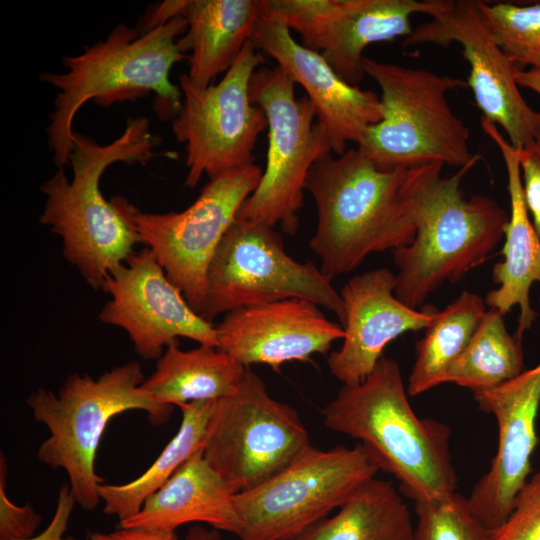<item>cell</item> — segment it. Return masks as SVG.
I'll return each instance as SVG.
<instances>
[{
  "label": "cell",
  "instance_id": "1",
  "mask_svg": "<svg viewBox=\"0 0 540 540\" xmlns=\"http://www.w3.org/2000/svg\"><path fill=\"white\" fill-rule=\"evenodd\" d=\"M444 164L382 171L358 148L329 153L305 182L317 211L309 246L332 280L353 271L371 253L411 244Z\"/></svg>",
  "mask_w": 540,
  "mask_h": 540
},
{
  "label": "cell",
  "instance_id": "2",
  "mask_svg": "<svg viewBox=\"0 0 540 540\" xmlns=\"http://www.w3.org/2000/svg\"><path fill=\"white\" fill-rule=\"evenodd\" d=\"M160 143L140 116L129 118L121 135L104 145L73 131L72 179L60 167L40 188L46 196L40 223L61 237L65 259L95 290H103L109 273L142 243L134 225L103 196L101 177L116 162L146 163Z\"/></svg>",
  "mask_w": 540,
  "mask_h": 540
},
{
  "label": "cell",
  "instance_id": "3",
  "mask_svg": "<svg viewBox=\"0 0 540 540\" xmlns=\"http://www.w3.org/2000/svg\"><path fill=\"white\" fill-rule=\"evenodd\" d=\"M186 30L187 22L181 15L142 35L120 23L104 40L85 46L78 55L64 57L66 72L41 74L43 82L59 90L46 128L48 145L59 168L69 164L73 119L89 100L109 107L154 93V109L161 118L178 114L183 95L169 75L176 63L189 57L178 44Z\"/></svg>",
  "mask_w": 540,
  "mask_h": 540
},
{
  "label": "cell",
  "instance_id": "4",
  "mask_svg": "<svg viewBox=\"0 0 540 540\" xmlns=\"http://www.w3.org/2000/svg\"><path fill=\"white\" fill-rule=\"evenodd\" d=\"M408 395L399 363L383 356L365 380L341 387L323 410L324 426L359 440L414 502L451 495L457 476L450 429L419 418Z\"/></svg>",
  "mask_w": 540,
  "mask_h": 540
},
{
  "label": "cell",
  "instance_id": "5",
  "mask_svg": "<svg viewBox=\"0 0 540 540\" xmlns=\"http://www.w3.org/2000/svg\"><path fill=\"white\" fill-rule=\"evenodd\" d=\"M142 367L129 361L97 379L74 373L57 393L38 388L26 399L35 421L46 426L49 436L42 442L37 459L62 469L76 504L91 511L100 502L104 483L95 470V458L110 420L129 410H142L152 425L168 421L174 406L155 400L142 388Z\"/></svg>",
  "mask_w": 540,
  "mask_h": 540
},
{
  "label": "cell",
  "instance_id": "6",
  "mask_svg": "<svg viewBox=\"0 0 540 540\" xmlns=\"http://www.w3.org/2000/svg\"><path fill=\"white\" fill-rule=\"evenodd\" d=\"M364 72L380 88L382 119L370 126L357 148L382 171L432 162L462 168L480 155L469 148L470 131L453 112L447 93L467 82L424 68L365 56Z\"/></svg>",
  "mask_w": 540,
  "mask_h": 540
},
{
  "label": "cell",
  "instance_id": "7",
  "mask_svg": "<svg viewBox=\"0 0 540 540\" xmlns=\"http://www.w3.org/2000/svg\"><path fill=\"white\" fill-rule=\"evenodd\" d=\"M469 164L436 184L413 242L393 250L395 295L418 309L445 282H457L483 263L504 238L509 216L485 195L465 198L461 182Z\"/></svg>",
  "mask_w": 540,
  "mask_h": 540
},
{
  "label": "cell",
  "instance_id": "8",
  "mask_svg": "<svg viewBox=\"0 0 540 540\" xmlns=\"http://www.w3.org/2000/svg\"><path fill=\"white\" fill-rule=\"evenodd\" d=\"M361 443L311 446L285 469L235 494L241 540H293L340 508L380 471Z\"/></svg>",
  "mask_w": 540,
  "mask_h": 540
},
{
  "label": "cell",
  "instance_id": "9",
  "mask_svg": "<svg viewBox=\"0 0 540 540\" xmlns=\"http://www.w3.org/2000/svg\"><path fill=\"white\" fill-rule=\"evenodd\" d=\"M296 83L279 66L259 67L250 82V96L268 123L266 166L254 192L236 218L295 235L307 175L319 159L332 153L325 129L307 96L297 97Z\"/></svg>",
  "mask_w": 540,
  "mask_h": 540
},
{
  "label": "cell",
  "instance_id": "10",
  "mask_svg": "<svg viewBox=\"0 0 540 540\" xmlns=\"http://www.w3.org/2000/svg\"><path fill=\"white\" fill-rule=\"evenodd\" d=\"M331 281L313 262L293 259L274 227L236 218L211 260L199 315L212 322L241 307L301 298L329 310L342 325L344 304Z\"/></svg>",
  "mask_w": 540,
  "mask_h": 540
},
{
  "label": "cell",
  "instance_id": "11",
  "mask_svg": "<svg viewBox=\"0 0 540 540\" xmlns=\"http://www.w3.org/2000/svg\"><path fill=\"white\" fill-rule=\"evenodd\" d=\"M311 446L297 411L273 398L247 367L236 390L215 401L202 453L239 493L267 481Z\"/></svg>",
  "mask_w": 540,
  "mask_h": 540
},
{
  "label": "cell",
  "instance_id": "12",
  "mask_svg": "<svg viewBox=\"0 0 540 540\" xmlns=\"http://www.w3.org/2000/svg\"><path fill=\"white\" fill-rule=\"evenodd\" d=\"M261 176L255 164L215 176L180 212H144L125 197L113 196L110 200L134 225L142 244L152 251L168 278L199 314L211 260Z\"/></svg>",
  "mask_w": 540,
  "mask_h": 540
},
{
  "label": "cell",
  "instance_id": "13",
  "mask_svg": "<svg viewBox=\"0 0 540 540\" xmlns=\"http://www.w3.org/2000/svg\"><path fill=\"white\" fill-rule=\"evenodd\" d=\"M263 60L250 40L219 83L197 88L186 73L179 76L183 101L172 131L185 144V188L193 189L204 175L211 179L254 164L255 143L268 123L251 100L250 82Z\"/></svg>",
  "mask_w": 540,
  "mask_h": 540
},
{
  "label": "cell",
  "instance_id": "14",
  "mask_svg": "<svg viewBox=\"0 0 540 540\" xmlns=\"http://www.w3.org/2000/svg\"><path fill=\"white\" fill-rule=\"evenodd\" d=\"M263 8L296 31L347 83L365 77L364 51L372 44L406 38L413 14L431 17L440 0H262Z\"/></svg>",
  "mask_w": 540,
  "mask_h": 540
},
{
  "label": "cell",
  "instance_id": "15",
  "mask_svg": "<svg viewBox=\"0 0 540 540\" xmlns=\"http://www.w3.org/2000/svg\"><path fill=\"white\" fill-rule=\"evenodd\" d=\"M453 42L462 47L469 64L467 85L482 117L499 125L516 149L532 144L536 112L522 96L514 75L516 67L494 39L478 0H440L431 20L413 29L402 46L447 47Z\"/></svg>",
  "mask_w": 540,
  "mask_h": 540
},
{
  "label": "cell",
  "instance_id": "16",
  "mask_svg": "<svg viewBox=\"0 0 540 540\" xmlns=\"http://www.w3.org/2000/svg\"><path fill=\"white\" fill-rule=\"evenodd\" d=\"M103 291L110 300L99 320L125 330L143 359L158 360L179 337L218 345L215 325L189 305L148 247L113 269Z\"/></svg>",
  "mask_w": 540,
  "mask_h": 540
},
{
  "label": "cell",
  "instance_id": "17",
  "mask_svg": "<svg viewBox=\"0 0 540 540\" xmlns=\"http://www.w3.org/2000/svg\"><path fill=\"white\" fill-rule=\"evenodd\" d=\"M479 409L498 424V447L489 470L467 498L473 516L489 531L508 517L514 498L532 472L540 407V363L497 386L473 392Z\"/></svg>",
  "mask_w": 540,
  "mask_h": 540
},
{
  "label": "cell",
  "instance_id": "18",
  "mask_svg": "<svg viewBox=\"0 0 540 540\" xmlns=\"http://www.w3.org/2000/svg\"><path fill=\"white\" fill-rule=\"evenodd\" d=\"M252 41L303 87L334 155H342L348 142L359 145L366 130L382 119L378 94L344 81L320 53L297 42L284 20L263 3Z\"/></svg>",
  "mask_w": 540,
  "mask_h": 540
},
{
  "label": "cell",
  "instance_id": "19",
  "mask_svg": "<svg viewBox=\"0 0 540 540\" xmlns=\"http://www.w3.org/2000/svg\"><path fill=\"white\" fill-rule=\"evenodd\" d=\"M217 347L246 367L264 364L278 371L286 362L326 354L344 338L341 324L301 298L241 307L215 325Z\"/></svg>",
  "mask_w": 540,
  "mask_h": 540
},
{
  "label": "cell",
  "instance_id": "20",
  "mask_svg": "<svg viewBox=\"0 0 540 540\" xmlns=\"http://www.w3.org/2000/svg\"><path fill=\"white\" fill-rule=\"evenodd\" d=\"M394 290L395 274L387 268L356 275L341 289L344 338L327 362L332 376L343 385L365 380L390 342L408 331L425 330L438 314L432 305L409 307Z\"/></svg>",
  "mask_w": 540,
  "mask_h": 540
},
{
  "label": "cell",
  "instance_id": "21",
  "mask_svg": "<svg viewBox=\"0 0 540 540\" xmlns=\"http://www.w3.org/2000/svg\"><path fill=\"white\" fill-rule=\"evenodd\" d=\"M480 125L504 160L511 206L501 251L503 259L494 264L492 270L493 281L498 287L488 291L484 301L488 308H495L504 315L518 306L520 313L515 335L522 338L537 316L530 305L529 293L534 282L540 284V237L526 207L518 149L503 137L494 123L482 116Z\"/></svg>",
  "mask_w": 540,
  "mask_h": 540
},
{
  "label": "cell",
  "instance_id": "22",
  "mask_svg": "<svg viewBox=\"0 0 540 540\" xmlns=\"http://www.w3.org/2000/svg\"><path fill=\"white\" fill-rule=\"evenodd\" d=\"M235 494L201 449L145 500L138 513L119 521V527L175 531L187 523H205L237 535Z\"/></svg>",
  "mask_w": 540,
  "mask_h": 540
},
{
  "label": "cell",
  "instance_id": "23",
  "mask_svg": "<svg viewBox=\"0 0 540 540\" xmlns=\"http://www.w3.org/2000/svg\"><path fill=\"white\" fill-rule=\"evenodd\" d=\"M175 8L187 22L178 41L183 53L190 51L187 77L197 88H206L252 40L262 0H177Z\"/></svg>",
  "mask_w": 540,
  "mask_h": 540
},
{
  "label": "cell",
  "instance_id": "24",
  "mask_svg": "<svg viewBox=\"0 0 540 540\" xmlns=\"http://www.w3.org/2000/svg\"><path fill=\"white\" fill-rule=\"evenodd\" d=\"M246 368L216 346L199 344L182 350L175 342L157 360L142 388L170 406L218 400L236 390Z\"/></svg>",
  "mask_w": 540,
  "mask_h": 540
},
{
  "label": "cell",
  "instance_id": "25",
  "mask_svg": "<svg viewBox=\"0 0 540 540\" xmlns=\"http://www.w3.org/2000/svg\"><path fill=\"white\" fill-rule=\"evenodd\" d=\"M409 509L393 483L372 478L331 517L293 540H414Z\"/></svg>",
  "mask_w": 540,
  "mask_h": 540
},
{
  "label": "cell",
  "instance_id": "26",
  "mask_svg": "<svg viewBox=\"0 0 540 540\" xmlns=\"http://www.w3.org/2000/svg\"><path fill=\"white\" fill-rule=\"evenodd\" d=\"M215 401L180 406L182 419L176 434L145 472L124 484L100 485L99 497L105 514L116 516L119 521L134 516L152 493L202 449Z\"/></svg>",
  "mask_w": 540,
  "mask_h": 540
},
{
  "label": "cell",
  "instance_id": "27",
  "mask_svg": "<svg viewBox=\"0 0 540 540\" xmlns=\"http://www.w3.org/2000/svg\"><path fill=\"white\" fill-rule=\"evenodd\" d=\"M486 310L484 299L467 290L439 310L416 344V357L406 386L410 396L442 384L444 373L467 346Z\"/></svg>",
  "mask_w": 540,
  "mask_h": 540
},
{
  "label": "cell",
  "instance_id": "28",
  "mask_svg": "<svg viewBox=\"0 0 540 540\" xmlns=\"http://www.w3.org/2000/svg\"><path fill=\"white\" fill-rule=\"evenodd\" d=\"M521 338L511 335L504 314L486 310L472 338L449 365L443 383H454L472 392L506 382L523 371Z\"/></svg>",
  "mask_w": 540,
  "mask_h": 540
},
{
  "label": "cell",
  "instance_id": "29",
  "mask_svg": "<svg viewBox=\"0 0 540 540\" xmlns=\"http://www.w3.org/2000/svg\"><path fill=\"white\" fill-rule=\"evenodd\" d=\"M479 9L497 44L515 67L540 71V2L479 0Z\"/></svg>",
  "mask_w": 540,
  "mask_h": 540
},
{
  "label": "cell",
  "instance_id": "30",
  "mask_svg": "<svg viewBox=\"0 0 540 540\" xmlns=\"http://www.w3.org/2000/svg\"><path fill=\"white\" fill-rule=\"evenodd\" d=\"M414 540H490V531L471 513L467 498L457 492L415 502Z\"/></svg>",
  "mask_w": 540,
  "mask_h": 540
},
{
  "label": "cell",
  "instance_id": "31",
  "mask_svg": "<svg viewBox=\"0 0 540 540\" xmlns=\"http://www.w3.org/2000/svg\"><path fill=\"white\" fill-rule=\"evenodd\" d=\"M490 540H540V467L517 492L507 519Z\"/></svg>",
  "mask_w": 540,
  "mask_h": 540
},
{
  "label": "cell",
  "instance_id": "32",
  "mask_svg": "<svg viewBox=\"0 0 540 540\" xmlns=\"http://www.w3.org/2000/svg\"><path fill=\"white\" fill-rule=\"evenodd\" d=\"M7 461L0 456V540H23L35 535L40 515L27 503L16 505L6 491Z\"/></svg>",
  "mask_w": 540,
  "mask_h": 540
},
{
  "label": "cell",
  "instance_id": "33",
  "mask_svg": "<svg viewBox=\"0 0 540 540\" xmlns=\"http://www.w3.org/2000/svg\"><path fill=\"white\" fill-rule=\"evenodd\" d=\"M518 152L526 207L540 237V149L533 142Z\"/></svg>",
  "mask_w": 540,
  "mask_h": 540
},
{
  "label": "cell",
  "instance_id": "34",
  "mask_svg": "<svg viewBox=\"0 0 540 540\" xmlns=\"http://www.w3.org/2000/svg\"><path fill=\"white\" fill-rule=\"evenodd\" d=\"M76 504L75 498L67 484L60 487L54 515L47 527L39 534L23 540H71L65 537L71 515Z\"/></svg>",
  "mask_w": 540,
  "mask_h": 540
},
{
  "label": "cell",
  "instance_id": "35",
  "mask_svg": "<svg viewBox=\"0 0 540 540\" xmlns=\"http://www.w3.org/2000/svg\"><path fill=\"white\" fill-rule=\"evenodd\" d=\"M86 540H180L175 531L147 527L121 528L89 533Z\"/></svg>",
  "mask_w": 540,
  "mask_h": 540
},
{
  "label": "cell",
  "instance_id": "36",
  "mask_svg": "<svg viewBox=\"0 0 540 540\" xmlns=\"http://www.w3.org/2000/svg\"><path fill=\"white\" fill-rule=\"evenodd\" d=\"M514 75L518 86L532 90L540 95V71L536 69L520 70L515 68Z\"/></svg>",
  "mask_w": 540,
  "mask_h": 540
},
{
  "label": "cell",
  "instance_id": "37",
  "mask_svg": "<svg viewBox=\"0 0 540 540\" xmlns=\"http://www.w3.org/2000/svg\"><path fill=\"white\" fill-rule=\"evenodd\" d=\"M184 540H223L216 529H207L201 525L191 527Z\"/></svg>",
  "mask_w": 540,
  "mask_h": 540
},
{
  "label": "cell",
  "instance_id": "38",
  "mask_svg": "<svg viewBox=\"0 0 540 540\" xmlns=\"http://www.w3.org/2000/svg\"><path fill=\"white\" fill-rule=\"evenodd\" d=\"M533 140L534 143L540 149V113L536 112L533 128Z\"/></svg>",
  "mask_w": 540,
  "mask_h": 540
}]
</instances>
